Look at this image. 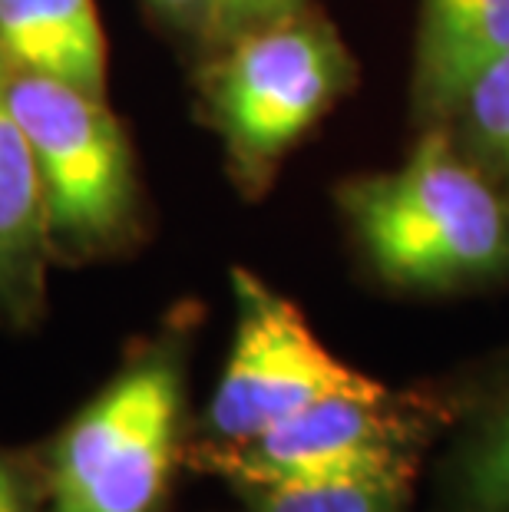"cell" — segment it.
Masks as SVG:
<instances>
[{
    "label": "cell",
    "instance_id": "cell-14",
    "mask_svg": "<svg viewBox=\"0 0 509 512\" xmlns=\"http://www.w3.org/2000/svg\"><path fill=\"white\" fill-rule=\"evenodd\" d=\"M0 512H50L47 473H43L37 443H0Z\"/></svg>",
    "mask_w": 509,
    "mask_h": 512
},
{
    "label": "cell",
    "instance_id": "cell-2",
    "mask_svg": "<svg viewBox=\"0 0 509 512\" xmlns=\"http://www.w3.org/2000/svg\"><path fill=\"white\" fill-rule=\"evenodd\" d=\"M334 209L381 288L460 294L509 278V189L443 126L420 129L397 169L341 179Z\"/></svg>",
    "mask_w": 509,
    "mask_h": 512
},
{
    "label": "cell",
    "instance_id": "cell-5",
    "mask_svg": "<svg viewBox=\"0 0 509 512\" xmlns=\"http://www.w3.org/2000/svg\"><path fill=\"white\" fill-rule=\"evenodd\" d=\"M450 413V394L377 384L324 397L252 440L186 450V470L222 479L238 496L278 486L414 476L427 446L447 430Z\"/></svg>",
    "mask_w": 509,
    "mask_h": 512
},
{
    "label": "cell",
    "instance_id": "cell-12",
    "mask_svg": "<svg viewBox=\"0 0 509 512\" xmlns=\"http://www.w3.org/2000/svg\"><path fill=\"white\" fill-rule=\"evenodd\" d=\"M414 476H367L242 493L245 512H407Z\"/></svg>",
    "mask_w": 509,
    "mask_h": 512
},
{
    "label": "cell",
    "instance_id": "cell-4",
    "mask_svg": "<svg viewBox=\"0 0 509 512\" xmlns=\"http://www.w3.org/2000/svg\"><path fill=\"white\" fill-rule=\"evenodd\" d=\"M7 93L37 159L53 268L136 258L156 235V209L110 96L17 70H7Z\"/></svg>",
    "mask_w": 509,
    "mask_h": 512
},
{
    "label": "cell",
    "instance_id": "cell-8",
    "mask_svg": "<svg viewBox=\"0 0 509 512\" xmlns=\"http://www.w3.org/2000/svg\"><path fill=\"white\" fill-rule=\"evenodd\" d=\"M509 53V0H420L410 106L420 129L443 126L467 86Z\"/></svg>",
    "mask_w": 509,
    "mask_h": 512
},
{
    "label": "cell",
    "instance_id": "cell-9",
    "mask_svg": "<svg viewBox=\"0 0 509 512\" xmlns=\"http://www.w3.org/2000/svg\"><path fill=\"white\" fill-rule=\"evenodd\" d=\"M450 400L437 512H509V357Z\"/></svg>",
    "mask_w": 509,
    "mask_h": 512
},
{
    "label": "cell",
    "instance_id": "cell-6",
    "mask_svg": "<svg viewBox=\"0 0 509 512\" xmlns=\"http://www.w3.org/2000/svg\"><path fill=\"white\" fill-rule=\"evenodd\" d=\"M235 324L229 357L209 403L192 417L189 450L232 446L334 394L371 390L381 380L328 351L305 311L255 271H229Z\"/></svg>",
    "mask_w": 509,
    "mask_h": 512
},
{
    "label": "cell",
    "instance_id": "cell-7",
    "mask_svg": "<svg viewBox=\"0 0 509 512\" xmlns=\"http://www.w3.org/2000/svg\"><path fill=\"white\" fill-rule=\"evenodd\" d=\"M50 242L40 172L0 63V331L24 337L50 314Z\"/></svg>",
    "mask_w": 509,
    "mask_h": 512
},
{
    "label": "cell",
    "instance_id": "cell-10",
    "mask_svg": "<svg viewBox=\"0 0 509 512\" xmlns=\"http://www.w3.org/2000/svg\"><path fill=\"white\" fill-rule=\"evenodd\" d=\"M0 63L110 96V40L96 0H0Z\"/></svg>",
    "mask_w": 509,
    "mask_h": 512
},
{
    "label": "cell",
    "instance_id": "cell-1",
    "mask_svg": "<svg viewBox=\"0 0 509 512\" xmlns=\"http://www.w3.org/2000/svg\"><path fill=\"white\" fill-rule=\"evenodd\" d=\"M202 321L199 301H176L126 341L113 374L37 443L50 512H169L192 437Z\"/></svg>",
    "mask_w": 509,
    "mask_h": 512
},
{
    "label": "cell",
    "instance_id": "cell-3",
    "mask_svg": "<svg viewBox=\"0 0 509 512\" xmlns=\"http://www.w3.org/2000/svg\"><path fill=\"white\" fill-rule=\"evenodd\" d=\"M192 113L245 202L272 192L288 156L348 100L357 60L321 4L242 30L189 63Z\"/></svg>",
    "mask_w": 509,
    "mask_h": 512
},
{
    "label": "cell",
    "instance_id": "cell-11",
    "mask_svg": "<svg viewBox=\"0 0 509 512\" xmlns=\"http://www.w3.org/2000/svg\"><path fill=\"white\" fill-rule=\"evenodd\" d=\"M443 129L476 166L509 189V53L467 86Z\"/></svg>",
    "mask_w": 509,
    "mask_h": 512
},
{
    "label": "cell",
    "instance_id": "cell-15",
    "mask_svg": "<svg viewBox=\"0 0 509 512\" xmlns=\"http://www.w3.org/2000/svg\"><path fill=\"white\" fill-rule=\"evenodd\" d=\"M314 4H318V0H219V7H215L212 37L205 43V50L235 37V34H242V30L272 24V20L291 17V14H298V10H308Z\"/></svg>",
    "mask_w": 509,
    "mask_h": 512
},
{
    "label": "cell",
    "instance_id": "cell-13",
    "mask_svg": "<svg viewBox=\"0 0 509 512\" xmlns=\"http://www.w3.org/2000/svg\"><path fill=\"white\" fill-rule=\"evenodd\" d=\"M139 7L146 10L149 24L192 63L212 37L219 0H139Z\"/></svg>",
    "mask_w": 509,
    "mask_h": 512
}]
</instances>
